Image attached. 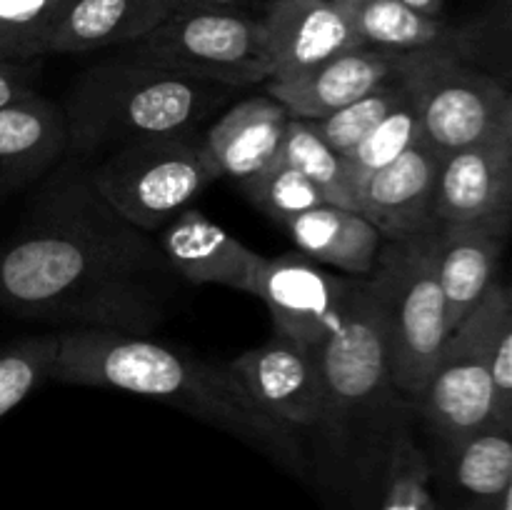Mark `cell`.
<instances>
[{
  "instance_id": "6da1fadb",
  "label": "cell",
  "mask_w": 512,
  "mask_h": 510,
  "mask_svg": "<svg viewBox=\"0 0 512 510\" xmlns=\"http://www.w3.org/2000/svg\"><path fill=\"white\" fill-rule=\"evenodd\" d=\"M178 280L150 233L100 198L73 155L45 175L0 243V310L18 318L153 335L170 318Z\"/></svg>"
},
{
  "instance_id": "7a4b0ae2",
  "label": "cell",
  "mask_w": 512,
  "mask_h": 510,
  "mask_svg": "<svg viewBox=\"0 0 512 510\" xmlns=\"http://www.w3.org/2000/svg\"><path fill=\"white\" fill-rule=\"evenodd\" d=\"M53 380L160 400L243 440L293 475H305L298 433L265 413L228 365L208 363L150 335L98 328L60 330Z\"/></svg>"
},
{
  "instance_id": "3957f363",
  "label": "cell",
  "mask_w": 512,
  "mask_h": 510,
  "mask_svg": "<svg viewBox=\"0 0 512 510\" xmlns=\"http://www.w3.org/2000/svg\"><path fill=\"white\" fill-rule=\"evenodd\" d=\"M230 95L233 88L188 78L138 55L103 60L83 70L65 98L68 155L85 160L138 140L198 135Z\"/></svg>"
},
{
  "instance_id": "277c9868",
  "label": "cell",
  "mask_w": 512,
  "mask_h": 510,
  "mask_svg": "<svg viewBox=\"0 0 512 510\" xmlns=\"http://www.w3.org/2000/svg\"><path fill=\"white\" fill-rule=\"evenodd\" d=\"M315 358L325 395L320 428L330 445L338 453H348L345 458L355 465V448L363 430L375 438V423L380 420L403 430L385 415V410L395 415L403 395L393 385L383 315L368 278L350 280L343 318L325 343L315 348Z\"/></svg>"
},
{
  "instance_id": "5b68a950",
  "label": "cell",
  "mask_w": 512,
  "mask_h": 510,
  "mask_svg": "<svg viewBox=\"0 0 512 510\" xmlns=\"http://www.w3.org/2000/svg\"><path fill=\"white\" fill-rule=\"evenodd\" d=\"M435 230L438 225L408 240H383L368 275L383 315L393 385L410 403L450 335L435 263Z\"/></svg>"
},
{
  "instance_id": "8992f818",
  "label": "cell",
  "mask_w": 512,
  "mask_h": 510,
  "mask_svg": "<svg viewBox=\"0 0 512 510\" xmlns=\"http://www.w3.org/2000/svg\"><path fill=\"white\" fill-rule=\"evenodd\" d=\"M398 80L418 110L423 138L440 153L512 140V98L455 50L398 53Z\"/></svg>"
},
{
  "instance_id": "52a82bcc",
  "label": "cell",
  "mask_w": 512,
  "mask_h": 510,
  "mask_svg": "<svg viewBox=\"0 0 512 510\" xmlns=\"http://www.w3.org/2000/svg\"><path fill=\"white\" fill-rule=\"evenodd\" d=\"M88 178L120 218L153 235L220 175L205 155L203 138L165 135L108 150L88 168Z\"/></svg>"
},
{
  "instance_id": "ba28073f",
  "label": "cell",
  "mask_w": 512,
  "mask_h": 510,
  "mask_svg": "<svg viewBox=\"0 0 512 510\" xmlns=\"http://www.w3.org/2000/svg\"><path fill=\"white\" fill-rule=\"evenodd\" d=\"M125 53L233 90L273 75L263 20L245 10L170 13Z\"/></svg>"
},
{
  "instance_id": "9c48e42d",
  "label": "cell",
  "mask_w": 512,
  "mask_h": 510,
  "mask_svg": "<svg viewBox=\"0 0 512 510\" xmlns=\"http://www.w3.org/2000/svg\"><path fill=\"white\" fill-rule=\"evenodd\" d=\"M410 405L428 420L440 445L495 423L493 385L473 313L448 335L423 390Z\"/></svg>"
},
{
  "instance_id": "30bf717a",
  "label": "cell",
  "mask_w": 512,
  "mask_h": 510,
  "mask_svg": "<svg viewBox=\"0 0 512 510\" xmlns=\"http://www.w3.org/2000/svg\"><path fill=\"white\" fill-rule=\"evenodd\" d=\"M350 280L325 273L305 255L283 253L265 258L255 298L265 303L275 330L315 350L338 328Z\"/></svg>"
},
{
  "instance_id": "8fae6325",
  "label": "cell",
  "mask_w": 512,
  "mask_h": 510,
  "mask_svg": "<svg viewBox=\"0 0 512 510\" xmlns=\"http://www.w3.org/2000/svg\"><path fill=\"white\" fill-rule=\"evenodd\" d=\"M228 368L250 398L288 428H320L325 410L315 350L273 328L258 348L245 350Z\"/></svg>"
},
{
  "instance_id": "7c38bea8",
  "label": "cell",
  "mask_w": 512,
  "mask_h": 510,
  "mask_svg": "<svg viewBox=\"0 0 512 510\" xmlns=\"http://www.w3.org/2000/svg\"><path fill=\"white\" fill-rule=\"evenodd\" d=\"M435 225H488L510 233L512 140L470 145L443 158L433 198Z\"/></svg>"
},
{
  "instance_id": "4fadbf2b",
  "label": "cell",
  "mask_w": 512,
  "mask_h": 510,
  "mask_svg": "<svg viewBox=\"0 0 512 510\" xmlns=\"http://www.w3.org/2000/svg\"><path fill=\"white\" fill-rule=\"evenodd\" d=\"M445 153L423 140L383 170L370 175L355 193L353 210L383 240H408L435 228L433 198Z\"/></svg>"
},
{
  "instance_id": "5bb4252c",
  "label": "cell",
  "mask_w": 512,
  "mask_h": 510,
  "mask_svg": "<svg viewBox=\"0 0 512 510\" xmlns=\"http://www.w3.org/2000/svg\"><path fill=\"white\" fill-rule=\"evenodd\" d=\"M160 250L190 285H223L238 293L255 295L265 255L240 243L235 235L205 218L198 208H185L170 220L160 235Z\"/></svg>"
},
{
  "instance_id": "9a60e30c",
  "label": "cell",
  "mask_w": 512,
  "mask_h": 510,
  "mask_svg": "<svg viewBox=\"0 0 512 510\" xmlns=\"http://www.w3.org/2000/svg\"><path fill=\"white\" fill-rule=\"evenodd\" d=\"M395 75L398 53L360 45L305 70L298 78L265 80V93L278 100L290 118L320 120L373 93Z\"/></svg>"
},
{
  "instance_id": "2e32d148",
  "label": "cell",
  "mask_w": 512,
  "mask_h": 510,
  "mask_svg": "<svg viewBox=\"0 0 512 510\" xmlns=\"http://www.w3.org/2000/svg\"><path fill=\"white\" fill-rule=\"evenodd\" d=\"M260 20L273 60L270 80L298 78L305 70L363 45L330 0H270Z\"/></svg>"
},
{
  "instance_id": "e0dca14e",
  "label": "cell",
  "mask_w": 512,
  "mask_h": 510,
  "mask_svg": "<svg viewBox=\"0 0 512 510\" xmlns=\"http://www.w3.org/2000/svg\"><path fill=\"white\" fill-rule=\"evenodd\" d=\"M68 155L63 105L38 90L0 108V188L45 178Z\"/></svg>"
},
{
  "instance_id": "ac0fdd59",
  "label": "cell",
  "mask_w": 512,
  "mask_h": 510,
  "mask_svg": "<svg viewBox=\"0 0 512 510\" xmlns=\"http://www.w3.org/2000/svg\"><path fill=\"white\" fill-rule=\"evenodd\" d=\"M510 233L488 225H438L435 263L445 300V320L453 333L498 280Z\"/></svg>"
},
{
  "instance_id": "d6986e66",
  "label": "cell",
  "mask_w": 512,
  "mask_h": 510,
  "mask_svg": "<svg viewBox=\"0 0 512 510\" xmlns=\"http://www.w3.org/2000/svg\"><path fill=\"white\" fill-rule=\"evenodd\" d=\"M290 113L275 98L253 95L225 110L203 138L215 173L243 180L278 155Z\"/></svg>"
},
{
  "instance_id": "ffe728a7",
  "label": "cell",
  "mask_w": 512,
  "mask_h": 510,
  "mask_svg": "<svg viewBox=\"0 0 512 510\" xmlns=\"http://www.w3.org/2000/svg\"><path fill=\"white\" fill-rule=\"evenodd\" d=\"M168 15L165 0H75L50 35L48 55L128 48Z\"/></svg>"
},
{
  "instance_id": "44dd1931",
  "label": "cell",
  "mask_w": 512,
  "mask_h": 510,
  "mask_svg": "<svg viewBox=\"0 0 512 510\" xmlns=\"http://www.w3.org/2000/svg\"><path fill=\"white\" fill-rule=\"evenodd\" d=\"M280 225L305 258L343 270L350 278H368L383 245L363 215L328 203L285 218Z\"/></svg>"
},
{
  "instance_id": "7402d4cb",
  "label": "cell",
  "mask_w": 512,
  "mask_h": 510,
  "mask_svg": "<svg viewBox=\"0 0 512 510\" xmlns=\"http://www.w3.org/2000/svg\"><path fill=\"white\" fill-rule=\"evenodd\" d=\"M358 40L368 48L410 53V50H455L465 55L463 30L408 8L400 0H330Z\"/></svg>"
},
{
  "instance_id": "603a6c76",
  "label": "cell",
  "mask_w": 512,
  "mask_h": 510,
  "mask_svg": "<svg viewBox=\"0 0 512 510\" xmlns=\"http://www.w3.org/2000/svg\"><path fill=\"white\" fill-rule=\"evenodd\" d=\"M443 478L463 500L495 498L512 488V428L485 425L443 445Z\"/></svg>"
},
{
  "instance_id": "cb8c5ba5",
  "label": "cell",
  "mask_w": 512,
  "mask_h": 510,
  "mask_svg": "<svg viewBox=\"0 0 512 510\" xmlns=\"http://www.w3.org/2000/svg\"><path fill=\"white\" fill-rule=\"evenodd\" d=\"M473 315L493 385V418L503 428H512V293L508 285L495 280Z\"/></svg>"
},
{
  "instance_id": "d4e9b609",
  "label": "cell",
  "mask_w": 512,
  "mask_h": 510,
  "mask_svg": "<svg viewBox=\"0 0 512 510\" xmlns=\"http://www.w3.org/2000/svg\"><path fill=\"white\" fill-rule=\"evenodd\" d=\"M423 140V125H420L418 110L410 103V98H405L403 103H400L388 118L380 120L355 148H350L348 153L340 155V158H343L345 178H348L350 190H353V205L355 193H358V188L370 178V175L383 170L385 165L398 160L400 155L408 153L410 148H415V145L423 143Z\"/></svg>"
},
{
  "instance_id": "484cf974",
  "label": "cell",
  "mask_w": 512,
  "mask_h": 510,
  "mask_svg": "<svg viewBox=\"0 0 512 510\" xmlns=\"http://www.w3.org/2000/svg\"><path fill=\"white\" fill-rule=\"evenodd\" d=\"M375 510H443L433 490V463L408 430H400L383 460V490Z\"/></svg>"
},
{
  "instance_id": "4316f807",
  "label": "cell",
  "mask_w": 512,
  "mask_h": 510,
  "mask_svg": "<svg viewBox=\"0 0 512 510\" xmlns=\"http://www.w3.org/2000/svg\"><path fill=\"white\" fill-rule=\"evenodd\" d=\"M278 158L293 165L300 175H305L320 190L325 203L353 210V190L345 178L343 158L320 140L308 120H288Z\"/></svg>"
},
{
  "instance_id": "83f0119b",
  "label": "cell",
  "mask_w": 512,
  "mask_h": 510,
  "mask_svg": "<svg viewBox=\"0 0 512 510\" xmlns=\"http://www.w3.org/2000/svg\"><path fill=\"white\" fill-rule=\"evenodd\" d=\"M75 0H0V60L48 55L50 35Z\"/></svg>"
},
{
  "instance_id": "f1b7e54d",
  "label": "cell",
  "mask_w": 512,
  "mask_h": 510,
  "mask_svg": "<svg viewBox=\"0 0 512 510\" xmlns=\"http://www.w3.org/2000/svg\"><path fill=\"white\" fill-rule=\"evenodd\" d=\"M58 333L30 335L0 348V420L18 408L43 383L53 380L58 360Z\"/></svg>"
},
{
  "instance_id": "f546056e",
  "label": "cell",
  "mask_w": 512,
  "mask_h": 510,
  "mask_svg": "<svg viewBox=\"0 0 512 510\" xmlns=\"http://www.w3.org/2000/svg\"><path fill=\"white\" fill-rule=\"evenodd\" d=\"M238 185L248 195L250 203L263 210L275 223H283L285 218H293L303 210L318 208L325 203L320 190L278 155L258 173L238 180Z\"/></svg>"
},
{
  "instance_id": "4dcf8cb0",
  "label": "cell",
  "mask_w": 512,
  "mask_h": 510,
  "mask_svg": "<svg viewBox=\"0 0 512 510\" xmlns=\"http://www.w3.org/2000/svg\"><path fill=\"white\" fill-rule=\"evenodd\" d=\"M408 98L403 83L395 75L393 80L375 88L373 93L363 95L355 103L345 105V108L335 110L333 115L320 120H308L313 125L315 133L320 135L328 148H333L338 155H345L350 148L360 143L375 125L383 118H388L403 100Z\"/></svg>"
},
{
  "instance_id": "1f68e13d",
  "label": "cell",
  "mask_w": 512,
  "mask_h": 510,
  "mask_svg": "<svg viewBox=\"0 0 512 510\" xmlns=\"http://www.w3.org/2000/svg\"><path fill=\"white\" fill-rule=\"evenodd\" d=\"M40 70H43V58L0 60V108L23 95L35 93Z\"/></svg>"
},
{
  "instance_id": "d6a6232c",
  "label": "cell",
  "mask_w": 512,
  "mask_h": 510,
  "mask_svg": "<svg viewBox=\"0 0 512 510\" xmlns=\"http://www.w3.org/2000/svg\"><path fill=\"white\" fill-rule=\"evenodd\" d=\"M253 0H165L168 13H193V10H245Z\"/></svg>"
},
{
  "instance_id": "836d02e7",
  "label": "cell",
  "mask_w": 512,
  "mask_h": 510,
  "mask_svg": "<svg viewBox=\"0 0 512 510\" xmlns=\"http://www.w3.org/2000/svg\"><path fill=\"white\" fill-rule=\"evenodd\" d=\"M440 508L443 510H512V488L505 493L495 495V498H483V500H460V503L448 505L440 500Z\"/></svg>"
},
{
  "instance_id": "e575fe53",
  "label": "cell",
  "mask_w": 512,
  "mask_h": 510,
  "mask_svg": "<svg viewBox=\"0 0 512 510\" xmlns=\"http://www.w3.org/2000/svg\"><path fill=\"white\" fill-rule=\"evenodd\" d=\"M400 3H405L408 8H413V10H418V13L430 15V18H440V15H443L445 0H400Z\"/></svg>"
},
{
  "instance_id": "d590c367",
  "label": "cell",
  "mask_w": 512,
  "mask_h": 510,
  "mask_svg": "<svg viewBox=\"0 0 512 510\" xmlns=\"http://www.w3.org/2000/svg\"><path fill=\"white\" fill-rule=\"evenodd\" d=\"M268 3H270V0H268Z\"/></svg>"
}]
</instances>
